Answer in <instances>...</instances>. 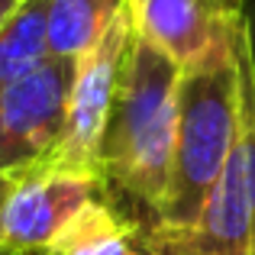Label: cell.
<instances>
[{
  "label": "cell",
  "instance_id": "cell-13",
  "mask_svg": "<svg viewBox=\"0 0 255 255\" xmlns=\"http://www.w3.org/2000/svg\"><path fill=\"white\" fill-rule=\"evenodd\" d=\"M6 184H10V178H0V200H3V194H6ZM0 255H6V252L0 249Z\"/></svg>",
  "mask_w": 255,
  "mask_h": 255
},
{
  "label": "cell",
  "instance_id": "cell-12",
  "mask_svg": "<svg viewBox=\"0 0 255 255\" xmlns=\"http://www.w3.org/2000/svg\"><path fill=\"white\" fill-rule=\"evenodd\" d=\"M19 6V0H0V29H3V23L13 16V10Z\"/></svg>",
  "mask_w": 255,
  "mask_h": 255
},
{
  "label": "cell",
  "instance_id": "cell-11",
  "mask_svg": "<svg viewBox=\"0 0 255 255\" xmlns=\"http://www.w3.org/2000/svg\"><path fill=\"white\" fill-rule=\"evenodd\" d=\"M239 23H243V42L255 71V0H239Z\"/></svg>",
  "mask_w": 255,
  "mask_h": 255
},
{
  "label": "cell",
  "instance_id": "cell-14",
  "mask_svg": "<svg viewBox=\"0 0 255 255\" xmlns=\"http://www.w3.org/2000/svg\"><path fill=\"white\" fill-rule=\"evenodd\" d=\"M36 255H55V252H36Z\"/></svg>",
  "mask_w": 255,
  "mask_h": 255
},
{
  "label": "cell",
  "instance_id": "cell-3",
  "mask_svg": "<svg viewBox=\"0 0 255 255\" xmlns=\"http://www.w3.org/2000/svg\"><path fill=\"white\" fill-rule=\"evenodd\" d=\"M239 68V129L223 174L204 210L184 230H145L155 255H255V71L243 42V23L233 36Z\"/></svg>",
  "mask_w": 255,
  "mask_h": 255
},
{
  "label": "cell",
  "instance_id": "cell-6",
  "mask_svg": "<svg viewBox=\"0 0 255 255\" xmlns=\"http://www.w3.org/2000/svg\"><path fill=\"white\" fill-rule=\"evenodd\" d=\"M136 36L132 26V6H126L117 16V23L97 39L87 55L75 62V75L68 87V117H65V132L58 142L52 162L65 168H84L97 174L100 145L110 123V110L120 91V75L129 42Z\"/></svg>",
  "mask_w": 255,
  "mask_h": 255
},
{
  "label": "cell",
  "instance_id": "cell-9",
  "mask_svg": "<svg viewBox=\"0 0 255 255\" xmlns=\"http://www.w3.org/2000/svg\"><path fill=\"white\" fill-rule=\"evenodd\" d=\"M129 0H49V55L78 62L117 23Z\"/></svg>",
  "mask_w": 255,
  "mask_h": 255
},
{
  "label": "cell",
  "instance_id": "cell-8",
  "mask_svg": "<svg viewBox=\"0 0 255 255\" xmlns=\"http://www.w3.org/2000/svg\"><path fill=\"white\" fill-rule=\"evenodd\" d=\"M45 252L55 255H155L145 226L110 197H97L55 236Z\"/></svg>",
  "mask_w": 255,
  "mask_h": 255
},
{
  "label": "cell",
  "instance_id": "cell-7",
  "mask_svg": "<svg viewBox=\"0 0 255 255\" xmlns=\"http://www.w3.org/2000/svg\"><path fill=\"white\" fill-rule=\"evenodd\" d=\"M136 36L162 49L181 71L233 55L239 0H129Z\"/></svg>",
  "mask_w": 255,
  "mask_h": 255
},
{
  "label": "cell",
  "instance_id": "cell-2",
  "mask_svg": "<svg viewBox=\"0 0 255 255\" xmlns=\"http://www.w3.org/2000/svg\"><path fill=\"white\" fill-rule=\"evenodd\" d=\"M239 129V68L236 52L210 68L181 71L178 129L171 181L162 217L152 230H184L197 220L223 174Z\"/></svg>",
  "mask_w": 255,
  "mask_h": 255
},
{
  "label": "cell",
  "instance_id": "cell-10",
  "mask_svg": "<svg viewBox=\"0 0 255 255\" xmlns=\"http://www.w3.org/2000/svg\"><path fill=\"white\" fill-rule=\"evenodd\" d=\"M49 0H19L0 29V94L49 58Z\"/></svg>",
  "mask_w": 255,
  "mask_h": 255
},
{
  "label": "cell",
  "instance_id": "cell-5",
  "mask_svg": "<svg viewBox=\"0 0 255 255\" xmlns=\"http://www.w3.org/2000/svg\"><path fill=\"white\" fill-rule=\"evenodd\" d=\"M75 62L49 55L0 94V178L52 162L65 132Z\"/></svg>",
  "mask_w": 255,
  "mask_h": 255
},
{
  "label": "cell",
  "instance_id": "cell-4",
  "mask_svg": "<svg viewBox=\"0 0 255 255\" xmlns=\"http://www.w3.org/2000/svg\"><path fill=\"white\" fill-rule=\"evenodd\" d=\"M100 194L104 187L94 171L65 168L55 162L13 174L0 200V249L6 255L45 252Z\"/></svg>",
  "mask_w": 255,
  "mask_h": 255
},
{
  "label": "cell",
  "instance_id": "cell-1",
  "mask_svg": "<svg viewBox=\"0 0 255 255\" xmlns=\"http://www.w3.org/2000/svg\"><path fill=\"white\" fill-rule=\"evenodd\" d=\"M178 81V65L142 36H132L100 145L97 178L104 194L110 191L113 204H120L145 230L158 223L168 197Z\"/></svg>",
  "mask_w": 255,
  "mask_h": 255
}]
</instances>
